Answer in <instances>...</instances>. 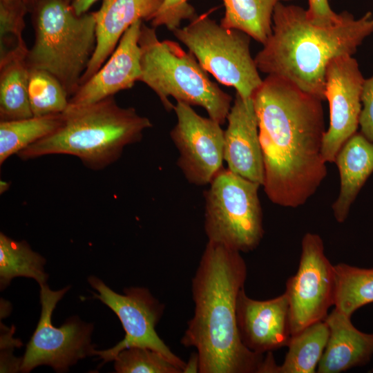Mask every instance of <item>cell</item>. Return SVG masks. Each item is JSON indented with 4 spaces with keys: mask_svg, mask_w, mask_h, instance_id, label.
Returning a JSON list of instances; mask_svg holds the SVG:
<instances>
[{
    "mask_svg": "<svg viewBox=\"0 0 373 373\" xmlns=\"http://www.w3.org/2000/svg\"><path fill=\"white\" fill-rule=\"evenodd\" d=\"M329 337L325 321L314 323L291 336L285 360L276 365L275 373L316 372Z\"/></svg>",
    "mask_w": 373,
    "mask_h": 373,
    "instance_id": "obj_22",
    "label": "cell"
},
{
    "mask_svg": "<svg viewBox=\"0 0 373 373\" xmlns=\"http://www.w3.org/2000/svg\"><path fill=\"white\" fill-rule=\"evenodd\" d=\"M61 125L17 155L23 160L64 154L78 157L87 168L102 170L117 161L124 149L140 141L153 124L133 107L119 106L114 97L68 106Z\"/></svg>",
    "mask_w": 373,
    "mask_h": 373,
    "instance_id": "obj_4",
    "label": "cell"
},
{
    "mask_svg": "<svg viewBox=\"0 0 373 373\" xmlns=\"http://www.w3.org/2000/svg\"><path fill=\"white\" fill-rule=\"evenodd\" d=\"M164 0H103L96 14V46L80 85L93 76L115 50L124 32L137 21H151Z\"/></svg>",
    "mask_w": 373,
    "mask_h": 373,
    "instance_id": "obj_17",
    "label": "cell"
},
{
    "mask_svg": "<svg viewBox=\"0 0 373 373\" xmlns=\"http://www.w3.org/2000/svg\"><path fill=\"white\" fill-rule=\"evenodd\" d=\"M45 258L34 251L24 240L17 241L0 233V287L4 289L16 277L35 280L46 284L48 274L44 271Z\"/></svg>",
    "mask_w": 373,
    "mask_h": 373,
    "instance_id": "obj_24",
    "label": "cell"
},
{
    "mask_svg": "<svg viewBox=\"0 0 373 373\" xmlns=\"http://www.w3.org/2000/svg\"><path fill=\"white\" fill-rule=\"evenodd\" d=\"M334 269L335 308L351 317L360 307L373 303V268L339 263Z\"/></svg>",
    "mask_w": 373,
    "mask_h": 373,
    "instance_id": "obj_25",
    "label": "cell"
},
{
    "mask_svg": "<svg viewBox=\"0 0 373 373\" xmlns=\"http://www.w3.org/2000/svg\"><path fill=\"white\" fill-rule=\"evenodd\" d=\"M10 188V182H8L4 180H1L0 182V193L1 194L5 193Z\"/></svg>",
    "mask_w": 373,
    "mask_h": 373,
    "instance_id": "obj_34",
    "label": "cell"
},
{
    "mask_svg": "<svg viewBox=\"0 0 373 373\" xmlns=\"http://www.w3.org/2000/svg\"><path fill=\"white\" fill-rule=\"evenodd\" d=\"M201 66L243 98L252 97L263 79L250 53L251 37L223 27L207 14L197 15L184 27L172 31Z\"/></svg>",
    "mask_w": 373,
    "mask_h": 373,
    "instance_id": "obj_7",
    "label": "cell"
},
{
    "mask_svg": "<svg viewBox=\"0 0 373 373\" xmlns=\"http://www.w3.org/2000/svg\"><path fill=\"white\" fill-rule=\"evenodd\" d=\"M64 1H66V2H68V3H70L71 1H72V0H64Z\"/></svg>",
    "mask_w": 373,
    "mask_h": 373,
    "instance_id": "obj_35",
    "label": "cell"
},
{
    "mask_svg": "<svg viewBox=\"0 0 373 373\" xmlns=\"http://www.w3.org/2000/svg\"><path fill=\"white\" fill-rule=\"evenodd\" d=\"M336 24L322 26L307 18L306 10L279 2L272 18V32L254 60L259 71L282 77L303 91L324 101L329 62L353 56L373 33V15L359 19L344 11Z\"/></svg>",
    "mask_w": 373,
    "mask_h": 373,
    "instance_id": "obj_3",
    "label": "cell"
},
{
    "mask_svg": "<svg viewBox=\"0 0 373 373\" xmlns=\"http://www.w3.org/2000/svg\"><path fill=\"white\" fill-rule=\"evenodd\" d=\"M189 0H164L162 6L151 20L152 27L165 26L173 31L180 28L184 20L191 21L197 15Z\"/></svg>",
    "mask_w": 373,
    "mask_h": 373,
    "instance_id": "obj_28",
    "label": "cell"
},
{
    "mask_svg": "<svg viewBox=\"0 0 373 373\" xmlns=\"http://www.w3.org/2000/svg\"><path fill=\"white\" fill-rule=\"evenodd\" d=\"M26 42L0 56V120L33 116L28 98L30 68Z\"/></svg>",
    "mask_w": 373,
    "mask_h": 373,
    "instance_id": "obj_20",
    "label": "cell"
},
{
    "mask_svg": "<svg viewBox=\"0 0 373 373\" xmlns=\"http://www.w3.org/2000/svg\"><path fill=\"white\" fill-rule=\"evenodd\" d=\"M28 98L33 116L62 113L70 99L55 77L37 68H30Z\"/></svg>",
    "mask_w": 373,
    "mask_h": 373,
    "instance_id": "obj_26",
    "label": "cell"
},
{
    "mask_svg": "<svg viewBox=\"0 0 373 373\" xmlns=\"http://www.w3.org/2000/svg\"><path fill=\"white\" fill-rule=\"evenodd\" d=\"M98 0H72L70 6L77 15H83Z\"/></svg>",
    "mask_w": 373,
    "mask_h": 373,
    "instance_id": "obj_31",
    "label": "cell"
},
{
    "mask_svg": "<svg viewBox=\"0 0 373 373\" xmlns=\"http://www.w3.org/2000/svg\"><path fill=\"white\" fill-rule=\"evenodd\" d=\"M268 198L284 207L303 205L327 171L322 155L323 100L289 81L267 75L252 96Z\"/></svg>",
    "mask_w": 373,
    "mask_h": 373,
    "instance_id": "obj_1",
    "label": "cell"
},
{
    "mask_svg": "<svg viewBox=\"0 0 373 373\" xmlns=\"http://www.w3.org/2000/svg\"><path fill=\"white\" fill-rule=\"evenodd\" d=\"M138 44L141 75L139 81L159 97L167 111L174 106L169 97L202 107L220 125L225 123L232 97L212 82L195 57L175 41L160 40L155 28L143 22Z\"/></svg>",
    "mask_w": 373,
    "mask_h": 373,
    "instance_id": "obj_5",
    "label": "cell"
},
{
    "mask_svg": "<svg viewBox=\"0 0 373 373\" xmlns=\"http://www.w3.org/2000/svg\"><path fill=\"white\" fill-rule=\"evenodd\" d=\"M37 0H0V3L15 6L16 8L28 11L30 6L37 2Z\"/></svg>",
    "mask_w": 373,
    "mask_h": 373,
    "instance_id": "obj_33",
    "label": "cell"
},
{
    "mask_svg": "<svg viewBox=\"0 0 373 373\" xmlns=\"http://www.w3.org/2000/svg\"><path fill=\"white\" fill-rule=\"evenodd\" d=\"M351 317L334 308L325 321L329 337L316 372L339 373L366 365L373 355V334L357 329Z\"/></svg>",
    "mask_w": 373,
    "mask_h": 373,
    "instance_id": "obj_18",
    "label": "cell"
},
{
    "mask_svg": "<svg viewBox=\"0 0 373 373\" xmlns=\"http://www.w3.org/2000/svg\"><path fill=\"white\" fill-rule=\"evenodd\" d=\"M306 15L312 23L322 26L337 23L343 15L342 12L337 14L332 10L328 0H308Z\"/></svg>",
    "mask_w": 373,
    "mask_h": 373,
    "instance_id": "obj_30",
    "label": "cell"
},
{
    "mask_svg": "<svg viewBox=\"0 0 373 373\" xmlns=\"http://www.w3.org/2000/svg\"><path fill=\"white\" fill-rule=\"evenodd\" d=\"M88 282L97 292L93 293L94 298L101 300L115 313L125 332L124 339L113 347L95 350L94 355L99 356L105 363L113 361L115 356L124 349L149 347L162 354L183 373L185 362L171 352L155 330L164 313V304L144 287L125 288L124 294H120L94 276H89Z\"/></svg>",
    "mask_w": 373,
    "mask_h": 373,
    "instance_id": "obj_10",
    "label": "cell"
},
{
    "mask_svg": "<svg viewBox=\"0 0 373 373\" xmlns=\"http://www.w3.org/2000/svg\"><path fill=\"white\" fill-rule=\"evenodd\" d=\"M62 113L0 122V164L11 155L55 132L62 124Z\"/></svg>",
    "mask_w": 373,
    "mask_h": 373,
    "instance_id": "obj_23",
    "label": "cell"
},
{
    "mask_svg": "<svg viewBox=\"0 0 373 373\" xmlns=\"http://www.w3.org/2000/svg\"><path fill=\"white\" fill-rule=\"evenodd\" d=\"M240 252L208 241L192 278L194 315L180 343L196 349L199 373H264L266 356L242 343L236 302L247 278Z\"/></svg>",
    "mask_w": 373,
    "mask_h": 373,
    "instance_id": "obj_2",
    "label": "cell"
},
{
    "mask_svg": "<svg viewBox=\"0 0 373 373\" xmlns=\"http://www.w3.org/2000/svg\"><path fill=\"white\" fill-rule=\"evenodd\" d=\"M69 289L66 287L54 291L47 283L40 285L41 316L26 345L21 372H29L39 365H49L57 372H64L79 359L94 355L92 324L77 316L71 317L59 327L52 324V312Z\"/></svg>",
    "mask_w": 373,
    "mask_h": 373,
    "instance_id": "obj_9",
    "label": "cell"
},
{
    "mask_svg": "<svg viewBox=\"0 0 373 373\" xmlns=\"http://www.w3.org/2000/svg\"><path fill=\"white\" fill-rule=\"evenodd\" d=\"M204 193V231L208 241L249 252L264 234L260 184L222 168Z\"/></svg>",
    "mask_w": 373,
    "mask_h": 373,
    "instance_id": "obj_8",
    "label": "cell"
},
{
    "mask_svg": "<svg viewBox=\"0 0 373 373\" xmlns=\"http://www.w3.org/2000/svg\"><path fill=\"white\" fill-rule=\"evenodd\" d=\"M173 111L177 123L170 136L179 152L177 164L189 182L209 184L223 168L224 131L186 103L177 102Z\"/></svg>",
    "mask_w": 373,
    "mask_h": 373,
    "instance_id": "obj_12",
    "label": "cell"
},
{
    "mask_svg": "<svg viewBox=\"0 0 373 373\" xmlns=\"http://www.w3.org/2000/svg\"><path fill=\"white\" fill-rule=\"evenodd\" d=\"M117 373H182L165 356L145 347H131L120 351L113 358Z\"/></svg>",
    "mask_w": 373,
    "mask_h": 373,
    "instance_id": "obj_27",
    "label": "cell"
},
{
    "mask_svg": "<svg viewBox=\"0 0 373 373\" xmlns=\"http://www.w3.org/2000/svg\"><path fill=\"white\" fill-rule=\"evenodd\" d=\"M224 17L220 25L247 34L265 44L272 32V18L277 3L291 0H222Z\"/></svg>",
    "mask_w": 373,
    "mask_h": 373,
    "instance_id": "obj_21",
    "label": "cell"
},
{
    "mask_svg": "<svg viewBox=\"0 0 373 373\" xmlns=\"http://www.w3.org/2000/svg\"><path fill=\"white\" fill-rule=\"evenodd\" d=\"M143 21L132 24L123 34L115 50L100 69L82 84L70 98L68 106H84L129 89L141 75L138 44Z\"/></svg>",
    "mask_w": 373,
    "mask_h": 373,
    "instance_id": "obj_15",
    "label": "cell"
},
{
    "mask_svg": "<svg viewBox=\"0 0 373 373\" xmlns=\"http://www.w3.org/2000/svg\"><path fill=\"white\" fill-rule=\"evenodd\" d=\"M224 131V160L228 169L262 186L264 163L258 123L252 97L236 93Z\"/></svg>",
    "mask_w": 373,
    "mask_h": 373,
    "instance_id": "obj_16",
    "label": "cell"
},
{
    "mask_svg": "<svg viewBox=\"0 0 373 373\" xmlns=\"http://www.w3.org/2000/svg\"><path fill=\"white\" fill-rule=\"evenodd\" d=\"M336 275L324 252L322 238L307 233L301 242L298 270L286 283L290 314L291 335L324 321L334 305Z\"/></svg>",
    "mask_w": 373,
    "mask_h": 373,
    "instance_id": "obj_11",
    "label": "cell"
},
{
    "mask_svg": "<svg viewBox=\"0 0 373 373\" xmlns=\"http://www.w3.org/2000/svg\"><path fill=\"white\" fill-rule=\"evenodd\" d=\"M33 26L35 41L27 54L29 68L52 75L70 98L95 49V12L77 15L64 0H37Z\"/></svg>",
    "mask_w": 373,
    "mask_h": 373,
    "instance_id": "obj_6",
    "label": "cell"
},
{
    "mask_svg": "<svg viewBox=\"0 0 373 373\" xmlns=\"http://www.w3.org/2000/svg\"><path fill=\"white\" fill-rule=\"evenodd\" d=\"M361 100L362 107L359 117L360 133L373 142V75L364 79Z\"/></svg>",
    "mask_w": 373,
    "mask_h": 373,
    "instance_id": "obj_29",
    "label": "cell"
},
{
    "mask_svg": "<svg viewBox=\"0 0 373 373\" xmlns=\"http://www.w3.org/2000/svg\"><path fill=\"white\" fill-rule=\"evenodd\" d=\"M364 79L353 56L336 57L326 68L324 95L329 106V125L322 144L326 162H334L341 148L356 133Z\"/></svg>",
    "mask_w": 373,
    "mask_h": 373,
    "instance_id": "obj_13",
    "label": "cell"
},
{
    "mask_svg": "<svg viewBox=\"0 0 373 373\" xmlns=\"http://www.w3.org/2000/svg\"><path fill=\"white\" fill-rule=\"evenodd\" d=\"M236 323L242 343L254 353L263 354L287 347L291 335L286 293L258 300L249 297L242 288L237 298Z\"/></svg>",
    "mask_w": 373,
    "mask_h": 373,
    "instance_id": "obj_14",
    "label": "cell"
},
{
    "mask_svg": "<svg viewBox=\"0 0 373 373\" xmlns=\"http://www.w3.org/2000/svg\"><path fill=\"white\" fill-rule=\"evenodd\" d=\"M200 372V359L197 352H193L189 361L185 363L183 373H196Z\"/></svg>",
    "mask_w": 373,
    "mask_h": 373,
    "instance_id": "obj_32",
    "label": "cell"
},
{
    "mask_svg": "<svg viewBox=\"0 0 373 373\" xmlns=\"http://www.w3.org/2000/svg\"><path fill=\"white\" fill-rule=\"evenodd\" d=\"M334 162L340 175V191L332 204L338 222H345L361 188L373 173V142L356 133L343 145Z\"/></svg>",
    "mask_w": 373,
    "mask_h": 373,
    "instance_id": "obj_19",
    "label": "cell"
}]
</instances>
